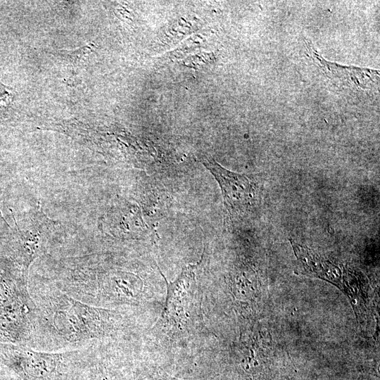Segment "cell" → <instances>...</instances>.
Masks as SVG:
<instances>
[{"label": "cell", "instance_id": "cell-1", "mask_svg": "<svg viewBox=\"0 0 380 380\" xmlns=\"http://www.w3.org/2000/svg\"><path fill=\"white\" fill-rule=\"evenodd\" d=\"M34 304L33 330L28 345L46 352L86 349L117 337L127 327L118 310L92 306L61 291L52 283L28 284Z\"/></svg>", "mask_w": 380, "mask_h": 380}, {"label": "cell", "instance_id": "cell-2", "mask_svg": "<svg viewBox=\"0 0 380 380\" xmlns=\"http://www.w3.org/2000/svg\"><path fill=\"white\" fill-rule=\"evenodd\" d=\"M1 348L5 364L23 380L59 379L84 350L46 352L22 345Z\"/></svg>", "mask_w": 380, "mask_h": 380}, {"label": "cell", "instance_id": "cell-3", "mask_svg": "<svg viewBox=\"0 0 380 380\" xmlns=\"http://www.w3.org/2000/svg\"><path fill=\"white\" fill-rule=\"evenodd\" d=\"M292 248L305 272L327 281L343 291L350 298L357 319L366 310L365 281L360 273L339 267L312 249L290 240Z\"/></svg>", "mask_w": 380, "mask_h": 380}, {"label": "cell", "instance_id": "cell-4", "mask_svg": "<svg viewBox=\"0 0 380 380\" xmlns=\"http://www.w3.org/2000/svg\"><path fill=\"white\" fill-rule=\"evenodd\" d=\"M196 267L189 265L184 267L172 282H167L160 272L166 282L167 296L164 310L155 327L165 331L167 335H184L192 325L195 315Z\"/></svg>", "mask_w": 380, "mask_h": 380}, {"label": "cell", "instance_id": "cell-5", "mask_svg": "<svg viewBox=\"0 0 380 380\" xmlns=\"http://www.w3.org/2000/svg\"><path fill=\"white\" fill-rule=\"evenodd\" d=\"M201 163L218 182L230 214L241 215L254 206L258 189L252 179L224 168L212 158H203Z\"/></svg>", "mask_w": 380, "mask_h": 380}, {"label": "cell", "instance_id": "cell-6", "mask_svg": "<svg viewBox=\"0 0 380 380\" xmlns=\"http://www.w3.org/2000/svg\"><path fill=\"white\" fill-rule=\"evenodd\" d=\"M307 53L322 72L336 86L352 90H367L379 84V72L369 68L342 65L322 57L306 42Z\"/></svg>", "mask_w": 380, "mask_h": 380}, {"label": "cell", "instance_id": "cell-7", "mask_svg": "<svg viewBox=\"0 0 380 380\" xmlns=\"http://www.w3.org/2000/svg\"><path fill=\"white\" fill-rule=\"evenodd\" d=\"M94 48V44H90L75 51H61L60 55L68 63L75 65L82 63Z\"/></svg>", "mask_w": 380, "mask_h": 380}, {"label": "cell", "instance_id": "cell-8", "mask_svg": "<svg viewBox=\"0 0 380 380\" xmlns=\"http://www.w3.org/2000/svg\"><path fill=\"white\" fill-rule=\"evenodd\" d=\"M151 380H181L175 377L169 376L168 374H158L153 377Z\"/></svg>", "mask_w": 380, "mask_h": 380}, {"label": "cell", "instance_id": "cell-9", "mask_svg": "<svg viewBox=\"0 0 380 380\" xmlns=\"http://www.w3.org/2000/svg\"><path fill=\"white\" fill-rule=\"evenodd\" d=\"M88 380H104V379L100 377H97V376L93 377V376H91V378Z\"/></svg>", "mask_w": 380, "mask_h": 380}]
</instances>
